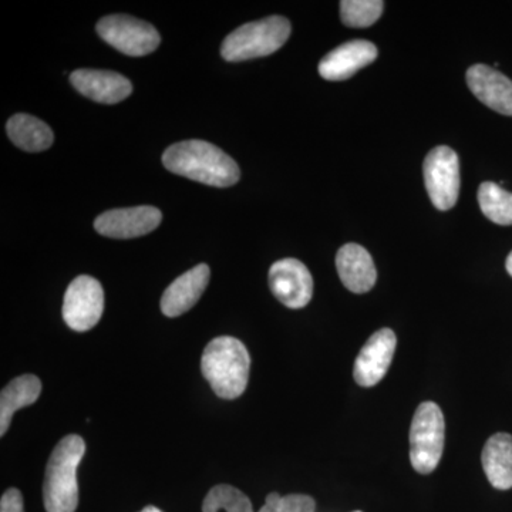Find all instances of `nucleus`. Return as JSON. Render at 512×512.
Instances as JSON below:
<instances>
[{"label": "nucleus", "mask_w": 512, "mask_h": 512, "mask_svg": "<svg viewBox=\"0 0 512 512\" xmlns=\"http://www.w3.org/2000/svg\"><path fill=\"white\" fill-rule=\"evenodd\" d=\"M467 84L488 109L512 116V82L503 73L485 64H474L468 69Z\"/></svg>", "instance_id": "obj_14"}, {"label": "nucleus", "mask_w": 512, "mask_h": 512, "mask_svg": "<svg viewBox=\"0 0 512 512\" xmlns=\"http://www.w3.org/2000/svg\"><path fill=\"white\" fill-rule=\"evenodd\" d=\"M0 512H25L23 505V495L18 488H10L2 495L0 501Z\"/></svg>", "instance_id": "obj_24"}, {"label": "nucleus", "mask_w": 512, "mask_h": 512, "mask_svg": "<svg viewBox=\"0 0 512 512\" xmlns=\"http://www.w3.org/2000/svg\"><path fill=\"white\" fill-rule=\"evenodd\" d=\"M211 271L208 265L201 264L185 272L165 289L161 298V311L168 318H177L190 311L207 289Z\"/></svg>", "instance_id": "obj_15"}, {"label": "nucleus", "mask_w": 512, "mask_h": 512, "mask_svg": "<svg viewBox=\"0 0 512 512\" xmlns=\"http://www.w3.org/2000/svg\"><path fill=\"white\" fill-rule=\"evenodd\" d=\"M484 473L497 490L512 488V436L497 433L488 439L481 456Z\"/></svg>", "instance_id": "obj_17"}, {"label": "nucleus", "mask_w": 512, "mask_h": 512, "mask_svg": "<svg viewBox=\"0 0 512 512\" xmlns=\"http://www.w3.org/2000/svg\"><path fill=\"white\" fill-rule=\"evenodd\" d=\"M97 33L114 49L134 57L150 55L161 42L153 25L127 15L106 16L97 23Z\"/></svg>", "instance_id": "obj_7"}, {"label": "nucleus", "mask_w": 512, "mask_h": 512, "mask_svg": "<svg viewBox=\"0 0 512 512\" xmlns=\"http://www.w3.org/2000/svg\"><path fill=\"white\" fill-rule=\"evenodd\" d=\"M42 393V382L35 375L16 377L2 390L0 396V434L5 436L13 416L23 407L36 402Z\"/></svg>", "instance_id": "obj_18"}, {"label": "nucleus", "mask_w": 512, "mask_h": 512, "mask_svg": "<svg viewBox=\"0 0 512 512\" xmlns=\"http://www.w3.org/2000/svg\"><path fill=\"white\" fill-rule=\"evenodd\" d=\"M163 164L171 173L211 187H231L241 177L238 164L227 153L202 140L181 141L168 147Z\"/></svg>", "instance_id": "obj_1"}, {"label": "nucleus", "mask_w": 512, "mask_h": 512, "mask_svg": "<svg viewBox=\"0 0 512 512\" xmlns=\"http://www.w3.org/2000/svg\"><path fill=\"white\" fill-rule=\"evenodd\" d=\"M505 266H507V272L512 276V252L508 255L507 262H505Z\"/></svg>", "instance_id": "obj_25"}, {"label": "nucleus", "mask_w": 512, "mask_h": 512, "mask_svg": "<svg viewBox=\"0 0 512 512\" xmlns=\"http://www.w3.org/2000/svg\"><path fill=\"white\" fill-rule=\"evenodd\" d=\"M251 357L241 340L220 336L202 353L201 370L221 399H238L247 390Z\"/></svg>", "instance_id": "obj_2"}, {"label": "nucleus", "mask_w": 512, "mask_h": 512, "mask_svg": "<svg viewBox=\"0 0 512 512\" xmlns=\"http://www.w3.org/2000/svg\"><path fill=\"white\" fill-rule=\"evenodd\" d=\"M163 214L156 207L119 208L103 212L94 221L100 235L114 239H130L150 234L161 224Z\"/></svg>", "instance_id": "obj_10"}, {"label": "nucleus", "mask_w": 512, "mask_h": 512, "mask_svg": "<svg viewBox=\"0 0 512 512\" xmlns=\"http://www.w3.org/2000/svg\"><path fill=\"white\" fill-rule=\"evenodd\" d=\"M103 311L104 292L100 282L92 276H77L64 295V322L76 332H86L100 322Z\"/></svg>", "instance_id": "obj_8"}, {"label": "nucleus", "mask_w": 512, "mask_h": 512, "mask_svg": "<svg viewBox=\"0 0 512 512\" xmlns=\"http://www.w3.org/2000/svg\"><path fill=\"white\" fill-rule=\"evenodd\" d=\"M269 288L275 298L288 308L301 309L311 302L313 278L298 259H281L269 269Z\"/></svg>", "instance_id": "obj_9"}, {"label": "nucleus", "mask_w": 512, "mask_h": 512, "mask_svg": "<svg viewBox=\"0 0 512 512\" xmlns=\"http://www.w3.org/2000/svg\"><path fill=\"white\" fill-rule=\"evenodd\" d=\"M377 55V47L369 40H350L320 60L319 74L329 82H342L375 62Z\"/></svg>", "instance_id": "obj_12"}, {"label": "nucleus", "mask_w": 512, "mask_h": 512, "mask_svg": "<svg viewBox=\"0 0 512 512\" xmlns=\"http://www.w3.org/2000/svg\"><path fill=\"white\" fill-rule=\"evenodd\" d=\"M8 136L16 147L22 148L29 153H40L52 147V128L47 126L45 121L36 119L30 114H16L8 121Z\"/></svg>", "instance_id": "obj_19"}, {"label": "nucleus", "mask_w": 512, "mask_h": 512, "mask_svg": "<svg viewBox=\"0 0 512 512\" xmlns=\"http://www.w3.org/2000/svg\"><path fill=\"white\" fill-rule=\"evenodd\" d=\"M140 512H163V511L158 510V508L153 507V505H150V507H146V508H144L143 511H140Z\"/></svg>", "instance_id": "obj_26"}, {"label": "nucleus", "mask_w": 512, "mask_h": 512, "mask_svg": "<svg viewBox=\"0 0 512 512\" xmlns=\"http://www.w3.org/2000/svg\"><path fill=\"white\" fill-rule=\"evenodd\" d=\"M315 510V500L309 495L271 493L266 497L264 507L258 512H315Z\"/></svg>", "instance_id": "obj_23"}, {"label": "nucleus", "mask_w": 512, "mask_h": 512, "mask_svg": "<svg viewBox=\"0 0 512 512\" xmlns=\"http://www.w3.org/2000/svg\"><path fill=\"white\" fill-rule=\"evenodd\" d=\"M424 183L431 202L440 211L456 205L460 195V160L456 151L447 146L433 148L424 160Z\"/></svg>", "instance_id": "obj_6"}, {"label": "nucleus", "mask_w": 512, "mask_h": 512, "mask_svg": "<svg viewBox=\"0 0 512 512\" xmlns=\"http://www.w3.org/2000/svg\"><path fill=\"white\" fill-rule=\"evenodd\" d=\"M292 28L284 16H269L247 23L224 40L221 56L227 62H244L278 52L291 36Z\"/></svg>", "instance_id": "obj_4"}, {"label": "nucleus", "mask_w": 512, "mask_h": 512, "mask_svg": "<svg viewBox=\"0 0 512 512\" xmlns=\"http://www.w3.org/2000/svg\"><path fill=\"white\" fill-rule=\"evenodd\" d=\"M86 453L80 436L64 437L53 450L47 463L43 503L47 512H74L79 505L77 468Z\"/></svg>", "instance_id": "obj_3"}, {"label": "nucleus", "mask_w": 512, "mask_h": 512, "mask_svg": "<svg viewBox=\"0 0 512 512\" xmlns=\"http://www.w3.org/2000/svg\"><path fill=\"white\" fill-rule=\"evenodd\" d=\"M336 268L340 281L353 293L372 291L377 271L372 255L357 244H346L336 255Z\"/></svg>", "instance_id": "obj_16"}, {"label": "nucleus", "mask_w": 512, "mask_h": 512, "mask_svg": "<svg viewBox=\"0 0 512 512\" xmlns=\"http://www.w3.org/2000/svg\"><path fill=\"white\" fill-rule=\"evenodd\" d=\"M70 82L77 92L97 103L117 104L133 93L130 80L110 70H76L70 74Z\"/></svg>", "instance_id": "obj_13"}, {"label": "nucleus", "mask_w": 512, "mask_h": 512, "mask_svg": "<svg viewBox=\"0 0 512 512\" xmlns=\"http://www.w3.org/2000/svg\"><path fill=\"white\" fill-rule=\"evenodd\" d=\"M478 204L485 217L497 225H512V192L501 185L483 183L478 188Z\"/></svg>", "instance_id": "obj_20"}, {"label": "nucleus", "mask_w": 512, "mask_h": 512, "mask_svg": "<svg viewBox=\"0 0 512 512\" xmlns=\"http://www.w3.org/2000/svg\"><path fill=\"white\" fill-rule=\"evenodd\" d=\"M202 512H254L251 500L232 485L221 484L211 488L202 503Z\"/></svg>", "instance_id": "obj_21"}, {"label": "nucleus", "mask_w": 512, "mask_h": 512, "mask_svg": "<svg viewBox=\"0 0 512 512\" xmlns=\"http://www.w3.org/2000/svg\"><path fill=\"white\" fill-rule=\"evenodd\" d=\"M397 338L392 329L377 330L360 350L353 369L356 383L362 387H373L382 382L392 365Z\"/></svg>", "instance_id": "obj_11"}, {"label": "nucleus", "mask_w": 512, "mask_h": 512, "mask_svg": "<svg viewBox=\"0 0 512 512\" xmlns=\"http://www.w3.org/2000/svg\"><path fill=\"white\" fill-rule=\"evenodd\" d=\"M355 512H362V511H355Z\"/></svg>", "instance_id": "obj_27"}, {"label": "nucleus", "mask_w": 512, "mask_h": 512, "mask_svg": "<svg viewBox=\"0 0 512 512\" xmlns=\"http://www.w3.org/2000/svg\"><path fill=\"white\" fill-rule=\"evenodd\" d=\"M384 3L380 0H343L340 18L349 28H370L382 16Z\"/></svg>", "instance_id": "obj_22"}, {"label": "nucleus", "mask_w": 512, "mask_h": 512, "mask_svg": "<svg viewBox=\"0 0 512 512\" xmlns=\"http://www.w3.org/2000/svg\"><path fill=\"white\" fill-rule=\"evenodd\" d=\"M446 440V421L436 403L424 402L410 427V461L417 473L430 474L439 466Z\"/></svg>", "instance_id": "obj_5"}]
</instances>
